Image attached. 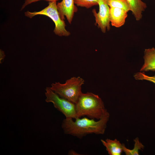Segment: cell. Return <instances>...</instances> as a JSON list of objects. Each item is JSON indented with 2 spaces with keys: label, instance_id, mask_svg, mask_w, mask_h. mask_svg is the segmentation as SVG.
<instances>
[{
  "label": "cell",
  "instance_id": "obj_1",
  "mask_svg": "<svg viewBox=\"0 0 155 155\" xmlns=\"http://www.w3.org/2000/svg\"><path fill=\"white\" fill-rule=\"evenodd\" d=\"M110 117L108 112L102 118L97 121L86 117L73 119L65 118L63 120L61 127L64 133L82 138L86 135L92 133L103 134L106 127Z\"/></svg>",
  "mask_w": 155,
  "mask_h": 155
},
{
  "label": "cell",
  "instance_id": "obj_2",
  "mask_svg": "<svg viewBox=\"0 0 155 155\" xmlns=\"http://www.w3.org/2000/svg\"><path fill=\"white\" fill-rule=\"evenodd\" d=\"M75 104L77 118L86 116L98 120L108 112L101 99L92 92L82 93Z\"/></svg>",
  "mask_w": 155,
  "mask_h": 155
},
{
  "label": "cell",
  "instance_id": "obj_3",
  "mask_svg": "<svg viewBox=\"0 0 155 155\" xmlns=\"http://www.w3.org/2000/svg\"><path fill=\"white\" fill-rule=\"evenodd\" d=\"M84 82V80L80 77H73L64 84L53 83L50 88L61 97L75 104L82 93V86Z\"/></svg>",
  "mask_w": 155,
  "mask_h": 155
},
{
  "label": "cell",
  "instance_id": "obj_4",
  "mask_svg": "<svg viewBox=\"0 0 155 155\" xmlns=\"http://www.w3.org/2000/svg\"><path fill=\"white\" fill-rule=\"evenodd\" d=\"M25 15L30 18L37 15H43L49 17L54 23L55 27L53 32L55 34L60 36H69L70 33L65 28V24L64 20H62L59 16L57 5V1L50 2L48 5L39 11L31 12L27 11Z\"/></svg>",
  "mask_w": 155,
  "mask_h": 155
},
{
  "label": "cell",
  "instance_id": "obj_5",
  "mask_svg": "<svg viewBox=\"0 0 155 155\" xmlns=\"http://www.w3.org/2000/svg\"><path fill=\"white\" fill-rule=\"evenodd\" d=\"M45 93V101L52 103L54 107L61 113L66 119H77L75 104L61 97L50 87H46Z\"/></svg>",
  "mask_w": 155,
  "mask_h": 155
},
{
  "label": "cell",
  "instance_id": "obj_6",
  "mask_svg": "<svg viewBox=\"0 0 155 155\" xmlns=\"http://www.w3.org/2000/svg\"><path fill=\"white\" fill-rule=\"evenodd\" d=\"M98 5V12L97 13L95 9H93L92 12L95 18V24L103 33H105L106 30H109L110 29V7L105 0H99Z\"/></svg>",
  "mask_w": 155,
  "mask_h": 155
},
{
  "label": "cell",
  "instance_id": "obj_7",
  "mask_svg": "<svg viewBox=\"0 0 155 155\" xmlns=\"http://www.w3.org/2000/svg\"><path fill=\"white\" fill-rule=\"evenodd\" d=\"M74 0H62L57 4L58 11L61 19L64 20L65 16L69 23L71 24L74 13L77 11Z\"/></svg>",
  "mask_w": 155,
  "mask_h": 155
},
{
  "label": "cell",
  "instance_id": "obj_8",
  "mask_svg": "<svg viewBox=\"0 0 155 155\" xmlns=\"http://www.w3.org/2000/svg\"><path fill=\"white\" fill-rule=\"evenodd\" d=\"M127 12L123 9L110 7L109 18L111 25L119 28L124 25L127 16Z\"/></svg>",
  "mask_w": 155,
  "mask_h": 155
},
{
  "label": "cell",
  "instance_id": "obj_9",
  "mask_svg": "<svg viewBox=\"0 0 155 155\" xmlns=\"http://www.w3.org/2000/svg\"><path fill=\"white\" fill-rule=\"evenodd\" d=\"M144 63L140 71H155V48L146 49L144 51Z\"/></svg>",
  "mask_w": 155,
  "mask_h": 155
},
{
  "label": "cell",
  "instance_id": "obj_10",
  "mask_svg": "<svg viewBox=\"0 0 155 155\" xmlns=\"http://www.w3.org/2000/svg\"><path fill=\"white\" fill-rule=\"evenodd\" d=\"M101 141L110 155H121L123 152V144L116 139L113 140L107 139L105 140H101Z\"/></svg>",
  "mask_w": 155,
  "mask_h": 155
},
{
  "label": "cell",
  "instance_id": "obj_11",
  "mask_svg": "<svg viewBox=\"0 0 155 155\" xmlns=\"http://www.w3.org/2000/svg\"><path fill=\"white\" fill-rule=\"evenodd\" d=\"M130 7V10L137 21L142 17V13L146 8V4L141 0H127Z\"/></svg>",
  "mask_w": 155,
  "mask_h": 155
},
{
  "label": "cell",
  "instance_id": "obj_12",
  "mask_svg": "<svg viewBox=\"0 0 155 155\" xmlns=\"http://www.w3.org/2000/svg\"><path fill=\"white\" fill-rule=\"evenodd\" d=\"M134 142L133 148L130 149L126 148L125 144H123V151L126 155H139V150H143L144 146L140 142L139 138L136 137L134 140Z\"/></svg>",
  "mask_w": 155,
  "mask_h": 155
},
{
  "label": "cell",
  "instance_id": "obj_13",
  "mask_svg": "<svg viewBox=\"0 0 155 155\" xmlns=\"http://www.w3.org/2000/svg\"><path fill=\"white\" fill-rule=\"evenodd\" d=\"M110 7L123 9L127 12L130 10V5L127 0H105Z\"/></svg>",
  "mask_w": 155,
  "mask_h": 155
},
{
  "label": "cell",
  "instance_id": "obj_14",
  "mask_svg": "<svg viewBox=\"0 0 155 155\" xmlns=\"http://www.w3.org/2000/svg\"><path fill=\"white\" fill-rule=\"evenodd\" d=\"M99 0H74V3L78 6L89 8L98 5Z\"/></svg>",
  "mask_w": 155,
  "mask_h": 155
},
{
  "label": "cell",
  "instance_id": "obj_15",
  "mask_svg": "<svg viewBox=\"0 0 155 155\" xmlns=\"http://www.w3.org/2000/svg\"><path fill=\"white\" fill-rule=\"evenodd\" d=\"M134 77L136 80H145L155 84V75L153 76H149L146 75L144 72H139L136 73Z\"/></svg>",
  "mask_w": 155,
  "mask_h": 155
},
{
  "label": "cell",
  "instance_id": "obj_16",
  "mask_svg": "<svg viewBox=\"0 0 155 155\" xmlns=\"http://www.w3.org/2000/svg\"><path fill=\"white\" fill-rule=\"evenodd\" d=\"M42 0H25V1L23 5H22L21 8V10L23 9L25 7L28 5L31 4L35 2L39 1ZM46 1L50 2L57 1L59 0H43Z\"/></svg>",
  "mask_w": 155,
  "mask_h": 155
},
{
  "label": "cell",
  "instance_id": "obj_17",
  "mask_svg": "<svg viewBox=\"0 0 155 155\" xmlns=\"http://www.w3.org/2000/svg\"><path fill=\"white\" fill-rule=\"evenodd\" d=\"M5 56V55L4 52L1 49L0 51V63L1 64L3 62Z\"/></svg>",
  "mask_w": 155,
  "mask_h": 155
},
{
  "label": "cell",
  "instance_id": "obj_18",
  "mask_svg": "<svg viewBox=\"0 0 155 155\" xmlns=\"http://www.w3.org/2000/svg\"><path fill=\"white\" fill-rule=\"evenodd\" d=\"M69 154L71 155H77L78 154L73 150H71L69 152Z\"/></svg>",
  "mask_w": 155,
  "mask_h": 155
}]
</instances>
